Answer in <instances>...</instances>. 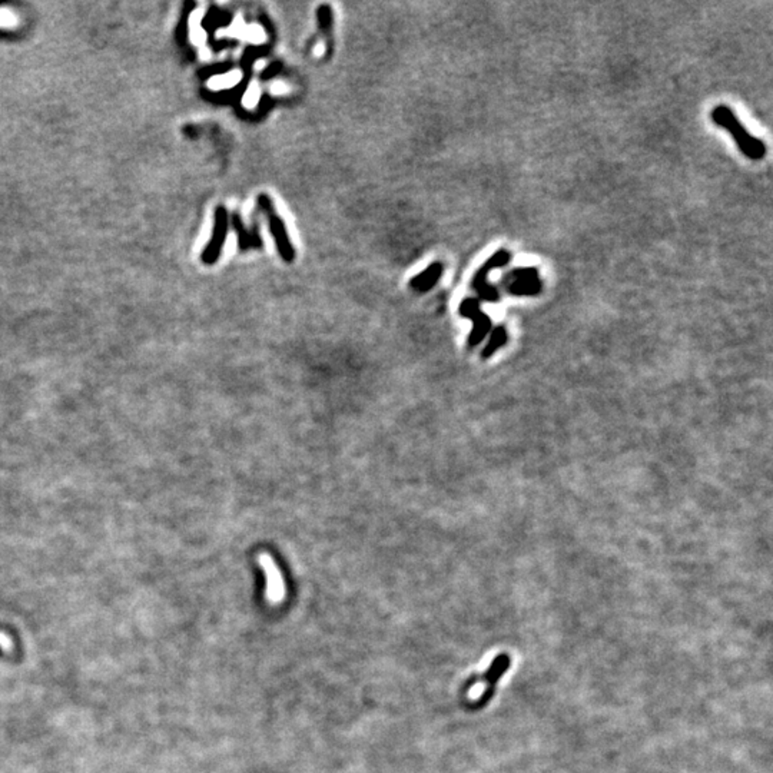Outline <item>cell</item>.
Segmentation results:
<instances>
[{
    "instance_id": "1",
    "label": "cell",
    "mask_w": 773,
    "mask_h": 773,
    "mask_svg": "<svg viewBox=\"0 0 773 773\" xmlns=\"http://www.w3.org/2000/svg\"><path fill=\"white\" fill-rule=\"evenodd\" d=\"M712 121L719 125L721 128L726 129L730 132V135L733 136L738 148L740 149V152L745 155V157L753 160V161H759L762 158H764L766 155V145L752 136L750 133L746 132V129L743 128V125L739 122V119L736 118V115L733 113V111L725 105H721L718 108H715L712 111Z\"/></svg>"
},
{
    "instance_id": "2",
    "label": "cell",
    "mask_w": 773,
    "mask_h": 773,
    "mask_svg": "<svg viewBox=\"0 0 773 773\" xmlns=\"http://www.w3.org/2000/svg\"><path fill=\"white\" fill-rule=\"evenodd\" d=\"M258 205L261 206V209L265 212V215L268 218L271 234H272V237L275 240L279 255L282 257L284 261L292 262L294 258H295V251H294V247L289 243V238H288V234H287V228H285V223H284L282 218H279L277 215V212H275L272 199L267 194H261L258 196Z\"/></svg>"
},
{
    "instance_id": "3",
    "label": "cell",
    "mask_w": 773,
    "mask_h": 773,
    "mask_svg": "<svg viewBox=\"0 0 773 773\" xmlns=\"http://www.w3.org/2000/svg\"><path fill=\"white\" fill-rule=\"evenodd\" d=\"M510 258H511V255H510L508 251L500 250L476 274V277H474V289H477V292L480 294V296L483 299H486V301H497L499 299V292H497V289L494 287L489 285L487 275H489V272L491 269L504 267L510 261Z\"/></svg>"
},
{
    "instance_id": "4",
    "label": "cell",
    "mask_w": 773,
    "mask_h": 773,
    "mask_svg": "<svg viewBox=\"0 0 773 773\" xmlns=\"http://www.w3.org/2000/svg\"><path fill=\"white\" fill-rule=\"evenodd\" d=\"M228 234V213L223 206H218L215 211V223H213V235L202 255V260L206 264H213L225 244Z\"/></svg>"
},
{
    "instance_id": "5",
    "label": "cell",
    "mask_w": 773,
    "mask_h": 773,
    "mask_svg": "<svg viewBox=\"0 0 773 773\" xmlns=\"http://www.w3.org/2000/svg\"><path fill=\"white\" fill-rule=\"evenodd\" d=\"M510 277L514 282L508 285V292L513 295H535L541 289L538 271L535 268H518L514 269Z\"/></svg>"
},
{
    "instance_id": "6",
    "label": "cell",
    "mask_w": 773,
    "mask_h": 773,
    "mask_svg": "<svg viewBox=\"0 0 773 773\" xmlns=\"http://www.w3.org/2000/svg\"><path fill=\"white\" fill-rule=\"evenodd\" d=\"M260 562L265 570V574H267V580H268V586H267V597L268 600L274 601V603H278L284 599V594H285V589H284V580H282V576L279 573V570L277 569L272 557L269 555H261L260 557Z\"/></svg>"
},
{
    "instance_id": "7",
    "label": "cell",
    "mask_w": 773,
    "mask_h": 773,
    "mask_svg": "<svg viewBox=\"0 0 773 773\" xmlns=\"http://www.w3.org/2000/svg\"><path fill=\"white\" fill-rule=\"evenodd\" d=\"M510 663H511V659L508 655L503 653L500 656H497L490 669L486 672L484 674V682H486V689H484V693L482 694V704H486L489 702V699L493 696L494 693V689H496V684L497 682L501 679V676L507 672V669L510 667Z\"/></svg>"
},
{
    "instance_id": "8",
    "label": "cell",
    "mask_w": 773,
    "mask_h": 773,
    "mask_svg": "<svg viewBox=\"0 0 773 773\" xmlns=\"http://www.w3.org/2000/svg\"><path fill=\"white\" fill-rule=\"evenodd\" d=\"M461 314L472 317L474 320V333H473V341H480L487 330L490 328V320L487 316H484L479 309L477 299H466L461 305Z\"/></svg>"
},
{
    "instance_id": "9",
    "label": "cell",
    "mask_w": 773,
    "mask_h": 773,
    "mask_svg": "<svg viewBox=\"0 0 773 773\" xmlns=\"http://www.w3.org/2000/svg\"><path fill=\"white\" fill-rule=\"evenodd\" d=\"M441 274H443V265L440 262H434L426 271H423L416 278H413L411 285L418 291H427L438 281Z\"/></svg>"
},
{
    "instance_id": "10",
    "label": "cell",
    "mask_w": 773,
    "mask_h": 773,
    "mask_svg": "<svg viewBox=\"0 0 773 773\" xmlns=\"http://www.w3.org/2000/svg\"><path fill=\"white\" fill-rule=\"evenodd\" d=\"M234 226L237 228L238 234H240V245H241V248H243V250L248 248V247L251 245V240H250V237H248V234H247V230L244 229V225H243V222H241V219H240L238 215H234Z\"/></svg>"
},
{
    "instance_id": "11",
    "label": "cell",
    "mask_w": 773,
    "mask_h": 773,
    "mask_svg": "<svg viewBox=\"0 0 773 773\" xmlns=\"http://www.w3.org/2000/svg\"><path fill=\"white\" fill-rule=\"evenodd\" d=\"M318 19H320V23H321L323 30H324V32H330L331 23H333V13H331L330 6H321V8L318 9Z\"/></svg>"
},
{
    "instance_id": "12",
    "label": "cell",
    "mask_w": 773,
    "mask_h": 773,
    "mask_svg": "<svg viewBox=\"0 0 773 773\" xmlns=\"http://www.w3.org/2000/svg\"><path fill=\"white\" fill-rule=\"evenodd\" d=\"M504 343H506V331H504L503 328H497V330L493 333V337H491L489 350H486V354H487V352H493L496 348L501 347Z\"/></svg>"
}]
</instances>
